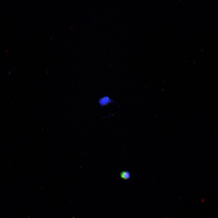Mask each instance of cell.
Segmentation results:
<instances>
[{"label":"cell","instance_id":"obj_1","mask_svg":"<svg viewBox=\"0 0 218 218\" xmlns=\"http://www.w3.org/2000/svg\"><path fill=\"white\" fill-rule=\"evenodd\" d=\"M112 102V100L107 96H104L100 98L98 100L99 104L102 106L108 105Z\"/></svg>","mask_w":218,"mask_h":218},{"label":"cell","instance_id":"obj_2","mask_svg":"<svg viewBox=\"0 0 218 218\" xmlns=\"http://www.w3.org/2000/svg\"><path fill=\"white\" fill-rule=\"evenodd\" d=\"M121 178L125 180L129 179L130 177V172L127 171H123L120 173Z\"/></svg>","mask_w":218,"mask_h":218}]
</instances>
